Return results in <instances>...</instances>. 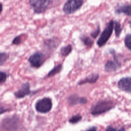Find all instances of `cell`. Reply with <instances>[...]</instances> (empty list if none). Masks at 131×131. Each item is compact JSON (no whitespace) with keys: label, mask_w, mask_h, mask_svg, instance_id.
<instances>
[{"label":"cell","mask_w":131,"mask_h":131,"mask_svg":"<svg viewBox=\"0 0 131 131\" xmlns=\"http://www.w3.org/2000/svg\"><path fill=\"white\" fill-rule=\"evenodd\" d=\"M72 51V47L71 45L69 44L67 46H64L60 48V53L62 56L66 57L71 53Z\"/></svg>","instance_id":"17"},{"label":"cell","mask_w":131,"mask_h":131,"mask_svg":"<svg viewBox=\"0 0 131 131\" xmlns=\"http://www.w3.org/2000/svg\"><path fill=\"white\" fill-rule=\"evenodd\" d=\"M100 32V26L98 25L97 27V28L93 31L91 33H90V35L93 38H97V37L98 36V35L99 34Z\"/></svg>","instance_id":"22"},{"label":"cell","mask_w":131,"mask_h":131,"mask_svg":"<svg viewBox=\"0 0 131 131\" xmlns=\"http://www.w3.org/2000/svg\"><path fill=\"white\" fill-rule=\"evenodd\" d=\"M113 53H112L114 56L113 60H108L104 65V70L107 72H113L116 71L121 67V63L118 60L114 50H113Z\"/></svg>","instance_id":"8"},{"label":"cell","mask_w":131,"mask_h":131,"mask_svg":"<svg viewBox=\"0 0 131 131\" xmlns=\"http://www.w3.org/2000/svg\"><path fill=\"white\" fill-rule=\"evenodd\" d=\"M82 119V116L79 115V114H77L75 116H72L69 120V122L72 123V124H75L78 123V122H79Z\"/></svg>","instance_id":"21"},{"label":"cell","mask_w":131,"mask_h":131,"mask_svg":"<svg viewBox=\"0 0 131 131\" xmlns=\"http://www.w3.org/2000/svg\"><path fill=\"white\" fill-rule=\"evenodd\" d=\"M122 27H121V24L119 21L117 20L114 21V29L115 30V35L117 37L120 36L122 31Z\"/></svg>","instance_id":"18"},{"label":"cell","mask_w":131,"mask_h":131,"mask_svg":"<svg viewBox=\"0 0 131 131\" xmlns=\"http://www.w3.org/2000/svg\"><path fill=\"white\" fill-rule=\"evenodd\" d=\"M21 35H18V36H16V37H15L12 41V44L15 45H19L21 42Z\"/></svg>","instance_id":"24"},{"label":"cell","mask_w":131,"mask_h":131,"mask_svg":"<svg viewBox=\"0 0 131 131\" xmlns=\"http://www.w3.org/2000/svg\"><path fill=\"white\" fill-rule=\"evenodd\" d=\"M51 1L46 0H30L29 3L32 7L33 11L37 14L43 13L52 3Z\"/></svg>","instance_id":"6"},{"label":"cell","mask_w":131,"mask_h":131,"mask_svg":"<svg viewBox=\"0 0 131 131\" xmlns=\"http://www.w3.org/2000/svg\"><path fill=\"white\" fill-rule=\"evenodd\" d=\"M7 77L8 75L6 72L0 71V84H2L5 82Z\"/></svg>","instance_id":"23"},{"label":"cell","mask_w":131,"mask_h":131,"mask_svg":"<svg viewBox=\"0 0 131 131\" xmlns=\"http://www.w3.org/2000/svg\"><path fill=\"white\" fill-rule=\"evenodd\" d=\"M118 88L121 91L130 93L131 91V78L130 77L121 78L118 82Z\"/></svg>","instance_id":"10"},{"label":"cell","mask_w":131,"mask_h":131,"mask_svg":"<svg viewBox=\"0 0 131 131\" xmlns=\"http://www.w3.org/2000/svg\"><path fill=\"white\" fill-rule=\"evenodd\" d=\"M52 101L49 97H43L38 100L35 104V108L37 112L40 113H47L52 108Z\"/></svg>","instance_id":"4"},{"label":"cell","mask_w":131,"mask_h":131,"mask_svg":"<svg viewBox=\"0 0 131 131\" xmlns=\"http://www.w3.org/2000/svg\"><path fill=\"white\" fill-rule=\"evenodd\" d=\"M99 77V75L98 73H92L83 79H82L78 81L77 85H81L85 83L93 84L96 82Z\"/></svg>","instance_id":"12"},{"label":"cell","mask_w":131,"mask_h":131,"mask_svg":"<svg viewBox=\"0 0 131 131\" xmlns=\"http://www.w3.org/2000/svg\"><path fill=\"white\" fill-rule=\"evenodd\" d=\"M9 108L5 107L2 103H0V115L5 113L6 112L9 111Z\"/></svg>","instance_id":"26"},{"label":"cell","mask_w":131,"mask_h":131,"mask_svg":"<svg viewBox=\"0 0 131 131\" xmlns=\"http://www.w3.org/2000/svg\"><path fill=\"white\" fill-rule=\"evenodd\" d=\"M59 40L56 37H52L44 41V46L49 50L55 49L58 46Z\"/></svg>","instance_id":"14"},{"label":"cell","mask_w":131,"mask_h":131,"mask_svg":"<svg viewBox=\"0 0 131 131\" xmlns=\"http://www.w3.org/2000/svg\"><path fill=\"white\" fill-rule=\"evenodd\" d=\"M85 131H97V129L95 126H92L90 128L88 129L87 130H86Z\"/></svg>","instance_id":"27"},{"label":"cell","mask_w":131,"mask_h":131,"mask_svg":"<svg viewBox=\"0 0 131 131\" xmlns=\"http://www.w3.org/2000/svg\"><path fill=\"white\" fill-rule=\"evenodd\" d=\"M45 61V55L40 52L37 51L32 54L28 58V61L31 66L34 68H40Z\"/></svg>","instance_id":"7"},{"label":"cell","mask_w":131,"mask_h":131,"mask_svg":"<svg viewBox=\"0 0 131 131\" xmlns=\"http://www.w3.org/2000/svg\"><path fill=\"white\" fill-rule=\"evenodd\" d=\"M80 39L83 44L89 48H91L94 43L93 40L88 36L83 35L80 37Z\"/></svg>","instance_id":"16"},{"label":"cell","mask_w":131,"mask_h":131,"mask_svg":"<svg viewBox=\"0 0 131 131\" xmlns=\"http://www.w3.org/2000/svg\"><path fill=\"white\" fill-rule=\"evenodd\" d=\"M31 92L29 82H26L21 84L20 88L14 93V95L17 99H21L30 95Z\"/></svg>","instance_id":"9"},{"label":"cell","mask_w":131,"mask_h":131,"mask_svg":"<svg viewBox=\"0 0 131 131\" xmlns=\"http://www.w3.org/2000/svg\"><path fill=\"white\" fill-rule=\"evenodd\" d=\"M3 11V4L0 3V14L2 13Z\"/></svg>","instance_id":"28"},{"label":"cell","mask_w":131,"mask_h":131,"mask_svg":"<svg viewBox=\"0 0 131 131\" xmlns=\"http://www.w3.org/2000/svg\"><path fill=\"white\" fill-rule=\"evenodd\" d=\"M115 107L114 102L111 100H100L94 104L91 109L90 113L93 116L99 115L105 113Z\"/></svg>","instance_id":"1"},{"label":"cell","mask_w":131,"mask_h":131,"mask_svg":"<svg viewBox=\"0 0 131 131\" xmlns=\"http://www.w3.org/2000/svg\"><path fill=\"white\" fill-rule=\"evenodd\" d=\"M115 12L117 14H124L128 16L131 15V6L130 4L118 5L115 8Z\"/></svg>","instance_id":"13"},{"label":"cell","mask_w":131,"mask_h":131,"mask_svg":"<svg viewBox=\"0 0 131 131\" xmlns=\"http://www.w3.org/2000/svg\"><path fill=\"white\" fill-rule=\"evenodd\" d=\"M9 57V54L5 52H0V67L3 66Z\"/></svg>","instance_id":"19"},{"label":"cell","mask_w":131,"mask_h":131,"mask_svg":"<svg viewBox=\"0 0 131 131\" xmlns=\"http://www.w3.org/2000/svg\"><path fill=\"white\" fill-rule=\"evenodd\" d=\"M105 131H125V129L123 127L120 128H117L113 127L111 125H109L106 127Z\"/></svg>","instance_id":"25"},{"label":"cell","mask_w":131,"mask_h":131,"mask_svg":"<svg viewBox=\"0 0 131 131\" xmlns=\"http://www.w3.org/2000/svg\"><path fill=\"white\" fill-rule=\"evenodd\" d=\"M114 30V20L111 19L106 25V27L101 33L99 38L97 39L96 43L99 47L104 46L107 42Z\"/></svg>","instance_id":"3"},{"label":"cell","mask_w":131,"mask_h":131,"mask_svg":"<svg viewBox=\"0 0 131 131\" xmlns=\"http://www.w3.org/2000/svg\"><path fill=\"white\" fill-rule=\"evenodd\" d=\"M67 102L70 106H73L78 104H86L88 102V99L85 97H80L76 94H73L68 97Z\"/></svg>","instance_id":"11"},{"label":"cell","mask_w":131,"mask_h":131,"mask_svg":"<svg viewBox=\"0 0 131 131\" xmlns=\"http://www.w3.org/2000/svg\"><path fill=\"white\" fill-rule=\"evenodd\" d=\"M84 1L82 0H69L67 1L63 6V11L66 14L75 13L82 7Z\"/></svg>","instance_id":"5"},{"label":"cell","mask_w":131,"mask_h":131,"mask_svg":"<svg viewBox=\"0 0 131 131\" xmlns=\"http://www.w3.org/2000/svg\"><path fill=\"white\" fill-rule=\"evenodd\" d=\"M124 44L125 47L129 51L131 50V35L130 33L127 34L124 38Z\"/></svg>","instance_id":"20"},{"label":"cell","mask_w":131,"mask_h":131,"mask_svg":"<svg viewBox=\"0 0 131 131\" xmlns=\"http://www.w3.org/2000/svg\"><path fill=\"white\" fill-rule=\"evenodd\" d=\"M62 69V64H59L56 66H55L53 69H52L48 73L47 77H53L56 74L59 73Z\"/></svg>","instance_id":"15"},{"label":"cell","mask_w":131,"mask_h":131,"mask_svg":"<svg viewBox=\"0 0 131 131\" xmlns=\"http://www.w3.org/2000/svg\"><path fill=\"white\" fill-rule=\"evenodd\" d=\"M20 126V120L16 115L5 118L2 121L0 131H17Z\"/></svg>","instance_id":"2"}]
</instances>
